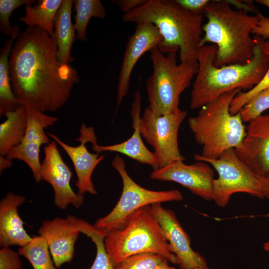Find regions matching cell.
I'll use <instances>...</instances> for the list:
<instances>
[{
	"instance_id": "12",
	"label": "cell",
	"mask_w": 269,
	"mask_h": 269,
	"mask_svg": "<svg viewBox=\"0 0 269 269\" xmlns=\"http://www.w3.org/2000/svg\"><path fill=\"white\" fill-rule=\"evenodd\" d=\"M44 157L41 163V180L49 183L54 191V202L58 208L65 210L69 204L76 208L82 206L84 195L75 193L70 183L72 172L64 161L55 141L43 148Z\"/></svg>"
},
{
	"instance_id": "30",
	"label": "cell",
	"mask_w": 269,
	"mask_h": 269,
	"mask_svg": "<svg viewBox=\"0 0 269 269\" xmlns=\"http://www.w3.org/2000/svg\"><path fill=\"white\" fill-rule=\"evenodd\" d=\"M166 260L163 256L144 253L131 256L114 266L115 269H153Z\"/></svg>"
},
{
	"instance_id": "35",
	"label": "cell",
	"mask_w": 269,
	"mask_h": 269,
	"mask_svg": "<svg viewBox=\"0 0 269 269\" xmlns=\"http://www.w3.org/2000/svg\"><path fill=\"white\" fill-rule=\"evenodd\" d=\"M147 0H116L113 2L117 4L125 13L138 8L144 3Z\"/></svg>"
},
{
	"instance_id": "41",
	"label": "cell",
	"mask_w": 269,
	"mask_h": 269,
	"mask_svg": "<svg viewBox=\"0 0 269 269\" xmlns=\"http://www.w3.org/2000/svg\"><path fill=\"white\" fill-rule=\"evenodd\" d=\"M194 269H213L208 268V267H206L197 268Z\"/></svg>"
},
{
	"instance_id": "2",
	"label": "cell",
	"mask_w": 269,
	"mask_h": 269,
	"mask_svg": "<svg viewBox=\"0 0 269 269\" xmlns=\"http://www.w3.org/2000/svg\"><path fill=\"white\" fill-rule=\"evenodd\" d=\"M254 57L245 64L217 67L214 64L217 46L206 44L199 47L198 69L193 83L190 107L200 108L222 94L237 89L248 91L262 80L269 67V56L262 48V38L256 36Z\"/></svg>"
},
{
	"instance_id": "13",
	"label": "cell",
	"mask_w": 269,
	"mask_h": 269,
	"mask_svg": "<svg viewBox=\"0 0 269 269\" xmlns=\"http://www.w3.org/2000/svg\"><path fill=\"white\" fill-rule=\"evenodd\" d=\"M150 177L177 183L205 200L213 201L214 171L205 162L197 161L186 164L183 161H175L153 170Z\"/></svg>"
},
{
	"instance_id": "11",
	"label": "cell",
	"mask_w": 269,
	"mask_h": 269,
	"mask_svg": "<svg viewBox=\"0 0 269 269\" xmlns=\"http://www.w3.org/2000/svg\"><path fill=\"white\" fill-rule=\"evenodd\" d=\"M25 108L27 125L24 137L17 145L12 148L5 157L24 161L31 169L36 182L41 180L40 150L42 145L49 143L45 130L52 126L58 118L51 116L27 105Z\"/></svg>"
},
{
	"instance_id": "31",
	"label": "cell",
	"mask_w": 269,
	"mask_h": 269,
	"mask_svg": "<svg viewBox=\"0 0 269 269\" xmlns=\"http://www.w3.org/2000/svg\"><path fill=\"white\" fill-rule=\"evenodd\" d=\"M269 109V88L253 97L239 112L243 122H249Z\"/></svg>"
},
{
	"instance_id": "36",
	"label": "cell",
	"mask_w": 269,
	"mask_h": 269,
	"mask_svg": "<svg viewBox=\"0 0 269 269\" xmlns=\"http://www.w3.org/2000/svg\"><path fill=\"white\" fill-rule=\"evenodd\" d=\"M262 192L264 199H269V175L261 177Z\"/></svg>"
},
{
	"instance_id": "32",
	"label": "cell",
	"mask_w": 269,
	"mask_h": 269,
	"mask_svg": "<svg viewBox=\"0 0 269 269\" xmlns=\"http://www.w3.org/2000/svg\"><path fill=\"white\" fill-rule=\"evenodd\" d=\"M19 254L9 247H4L0 250V269H21L22 263Z\"/></svg>"
},
{
	"instance_id": "10",
	"label": "cell",
	"mask_w": 269,
	"mask_h": 269,
	"mask_svg": "<svg viewBox=\"0 0 269 269\" xmlns=\"http://www.w3.org/2000/svg\"><path fill=\"white\" fill-rule=\"evenodd\" d=\"M187 112L179 108L174 113L157 115L148 107L144 109L139 121V128L144 139L154 150L159 168L185 157L181 153L178 142L179 127Z\"/></svg>"
},
{
	"instance_id": "18",
	"label": "cell",
	"mask_w": 269,
	"mask_h": 269,
	"mask_svg": "<svg viewBox=\"0 0 269 269\" xmlns=\"http://www.w3.org/2000/svg\"><path fill=\"white\" fill-rule=\"evenodd\" d=\"M38 233L46 240L56 268L72 261L80 232L68 217L43 222Z\"/></svg>"
},
{
	"instance_id": "34",
	"label": "cell",
	"mask_w": 269,
	"mask_h": 269,
	"mask_svg": "<svg viewBox=\"0 0 269 269\" xmlns=\"http://www.w3.org/2000/svg\"><path fill=\"white\" fill-rule=\"evenodd\" d=\"M257 14L259 19L257 25L252 30V33L266 40L269 37V18L260 12Z\"/></svg>"
},
{
	"instance_id": "29",
	"label": "cell",
	"mask_w": 269,
	"mask_h": 269,
	"mask_svg": "<svg viewBox=\"0 0 269 269\" xmlns=\"http://www.w3.org/2000/svg\"><path fill=\"white\" fill-rule=\"evenodd\" d=\"M262 46L264 53L269 56V37L263 40ZM268 88H269V67L260 83L248 91L241 92L234 97L230 107V113L232 115L238 113L253 97L262 90Z\"/></svg>"
},
{
	"instance_id": "17",
	"label": "cell",
	"mask_w": 269,
	"mask_h": 269,
	"mask_svg": "<svg viewBox=\"0 0 269 269\" xmlns=\"http://www.w3.org/2000/svg\"><path fill=\"white\" fill-rule=\"evenodd\" d=\"M47 134L60 145L71 160L77 175L75 185L78 193L96 194L97 191L92 181V175L105 155L99 156V153H91L87 149L86 143L91 142L96 137L94 128L82 124L80 129V136L76 139L80 143L75 146L65 143L54 134Z\"/></svg>"
},
{
	"instance_id": "3",
	"label": "cell",
	"mask_w": 269,
	"mask_h": 269,
	"mask_svg": "<svg viewBox=\"0 0 269 269\" xmlns=\"http://www.w3.org/2000/svg\"><path fill=\"white\" fill-rule=\"evenodd\" d=\"M125 22L153 24L162 36L157 48L163 53L179 51L181 62H197L203 36V14L194 13L176 0H147L138 8L125 13Z\"/></svg>"
},
{
	"instance_id": "28",
	"label": "cell",
	"mask_w": 269,
	"mask_h": 269,
	"mask_svg": "<svg viewBox=\"0 0 269 269\" xmlns=\"http://www.w3.org/2000/svg\"><path fill=\"white\" fill-rule=\"evenodd\" d=\"M35 0H0V31L10 38H17L20 34V27L12 26L10 17L12 12L21 6L32 5Z\"/></svg>"
},
{
	"instance_id": "39",
	"label": "cell",
	"mask_w": 269,
	"mask_h": 269,
	"mask_svg": "<svg viewBox=\"0 0 269 269\" xmlns=\"http://www.w3.org/2000/svg\"><path fill=\"white\" fill-rule=\"evenodd\" d=\"M256 1L259 3L267 7L269 10V0H257Z\"/></svg>"
},
{
	"instance_id": "38",
	"label": "cell",
	"mask_w": 269,
	"mask_h": 269,
	"mask_svg": "<svg viewBox=\"0 0 269 269\" xmlns=\"http://www.w3.org/2000/svg\"><path fill=\"white\" fill-rule=\"evenodd\" d=\"M153 269H176L175 268L169 265L168 261L165 260L162 263L158 265Z\"/></svg>"
},
{
	"instance_id": "40",
	"label": "cell",
	"mask_w": 269,
	"mask_h": 269,
	"mask_svg": "<svg viewBox=\"0 0 269 269\" xmlns=\"http://www.w3.org/2000/svg\"><path fill=\"white\" fill-rule=\"evenodd\" d=\"M263 249L266 252H269V240L263 244Z\"/></svg>"
},
{
	"instance_id": "5",
	"label": "cell",
	"mask_w": 269,
	"mask_h": 269,
	"mask_svg": "<svg viewBox=\"0 0 269 269\" xmlns=\"http://www.w3.org/2000/svg\"><path fill=\"white\" fill-rule=\"evenodd\" d=\"M240 89L226 92L200 108L188 123L194 138L202 147V158L215 159L226 150L238 148L246 131L240 113L232 115L230 107Z\"/></svg>"
},
{
	"instance_id": "15",
	"label": "cell",
	"mask_w": 269,
	"mask_h": 269,
	"mask_svg": "<svg viewBox=\"0 0 269 269\" xmlns=\"http://www.w3.org/2000/svg\"><path fill=\"white\" fill-rule=\"evenodd\" d=\"M162 37L152 23L136 24L134 32L128 38L118 77L117 90V107L127 95L132 71L141 56L157 47Z\"/></svg>"
},
{
	"instance_id": "7",
	"label": "cell",
	"mask_w": 269,
	"mask_h": 269,
	"mask_svg": "<svg viewBox=\"0 0 269 269\" xmlns=\"http://www.w3.org/2000/svg\"><path fill=\"white\" fill-rule=\"evenodd\" d=\"M150 52L152 72L146 80L148 107L157 115L171 114L179 108L180 95L196 75L198 62L178 64L176 52L165 55L157 47Z\"/></svg>"
},
{
	"instance_id": "19",
	"label": "cell",
	"mask_w": 269,
	"mask_h": 269,
	"mask_svg": "<svg viewBox=\"0 0 269 269\" xmlns=\"http://www.w3.org/2000/svg\"><path fill=\"white\" fill-rule=\"evenodd\" d=\"M134 96L130 115L134 131L131 136L125 141L110 145H99L96 138L91 142L92 148L98 153L109 151L123 154L140 163L150 166L153 170H156L159 169L158 159L154 152L150 151L145 145L139 128L142 98L138 89L134 93Z\"/></svg>"
},
{
	"instance_id": "6",
	"label": "cell",
	"mask_w": 269,
	"mask_h": 269,
	"mask_svg": "<svg viewBox=\"0 0 269 269\" xmlns=\"http://www.w3.org/2000/svg\"><path fill=\"white\" fill-rule=\"evenodd\" d=\"M104 242L114 266L131 256L144 253L162 255L168 262L178 264L150 205L136 211L123 228L107 233Z\"/></svg>"
},
{
	"instance_id": "4",
	"label": "cell",
	"mask_w": 269,
	"mask_h": 269,
	"mask_svg": "<svg viewBox=\"0 0 269 269\" xmlns=\"http://www.w3.org/2000/svg\"><path fill=\"white\" fill-rule=\"evenodd\" d=\"M249 12L233 9L227 0H210L207 4L204 11L207 21L203 25L200 47L208 43L216 45V66L245 64L253 59L256 39L251 34L259 18Z\"/></svg>"
},
{
	"instance_id": "21",
	"label": "cell",
	"mask_w": 269,
	"mask_h": 269,
	"mask_svg": "<svg viewBox=\"0 0 269 269\" xmlns=\"http://www.w3.org/2000/svg\"><path fill=\"white\" fill-rule=\"evenodd\" d=\"M72 0H63L54 21V38L57 46V56L63 63L69 64L75 59L71 54L76 38V30L72 22Z\"/></svg>"
},
{
	"instance_id": "37",
	"label": "cell",
	"mask_w": 269,
	"mask_h": 269,
	"mask_svg": "<svg viewBox=\"0 0 269 269\" xmlns=\"http://www.w3.org/2000/svg\"><path fill=\"white\" fill-rule=\"evenodd\" d=\"M12 165L11 160L7 159L5 156H0V173L6 168H9Z\"/></svg>"
},
{
	"instance_id": "9",
	"label": "cell",
	"mask_w": 269,
	"mask_h": 269,
	"mask_svg": "<svg viewBox=\"0 0 269 269\" xmlns=\"http://www.w3.org/2000/svg\"><path fill=\"white\" fill-rule=\"evenodd\" d=\"M195 160L210 164L218 173L213 186V201L219 207L229 203L232 196L237 193H245L260 199H264L261 176L253 172L237 155L234 149L225 151L215 159L194 156Z\"/></svg>"
},
{
	"instance_id": "23",
	"label": "cell",
	"mask_w": 269,
	"mask_h": 269,
	"mask_svg": "<svg viewBox=\"0 0 269 269\" xmlns=\"http://www.w3.org/2000/svg\"><path fill=\"white\" fill-rule=\"evenodd\" d=\"M63 0H39L36 4L26 5L25 15L19 20L27 26H37L54 38V21Z\"/></svg>"
},
{
	"instance_id": "33",
	"label": "cell",
	"mask_w": 269,
	"mask_h": 269,
	"mask_svg": "<svg viewBox=\"0 0 269 269\" xmlns=\"http://www.w3.org/2000/svg\"><path fill=\"white\" fill-rule=\"evenodd\" d=\"M185 9L196 14L204 15V9L209 0H176Z\"/></svg>"
},
{
	"instance_id": "16",
	"label": "cell",
	"mask_w": 269,
	"mask_h": 269,
	"mask_svg": "<svg viewBox=\"0 0 269 269\" xmlns=\"http://www.w3.org/2000/svg\"><path fill=\"white\" fill-rule=\"evenodd\" d=\"M240 159L261 177L269 175V114L249 122L241 145L234 149Z\"/></svg>"
},
{
	"instance_id": "25",
	"label": "cell",
	"mask_w": 269,
	"mask_h": 269,
	"mask_svg": "<svg viewBox=\"0 0 269 269\" xmlns=\"http://www.w3.org/2000/svg\"><path fill=\"white\" fill-rule=\"evenodd\" d=\"M69 217L78 231L90 238L96 246V257L88 269H115L105 248L104 240L107 234L84 220L73 215H69Z\"/></svg>"
},
{
	"instance_id": "14",
	"label": "cell",
	"mask_w": 269,
	"mask_h": 269,
	"mask_svg": "<svg viewBox=\"0 0 269 269\" xmlns=\"http://www.w3.org/2000/svg\"><path fill=\"white\" fill-rule=\"evenodd\" d=\"M152 213L165 234L171 252L176 256L180 269L206 267L207 263L191 246V240L175 213L163 208L160 203L150 205Z\"/></svg>"
},
{
	"instance_id": "27",
	"label": "cell",
	"mask_w": 269,
	"mask_h": 269,
	"mask_svg": "<svg viewBox=\"0 0 269 269\" xmlns=\"http://www.w3.org/2000/svg\"><path fill=\"white\" fill-rule=\"evenodd\" d=\"M18 253L28 261L33 269H55L47 243L40 235L33 237L30 242L19 248Z\"/></svg>"
},
{
	"instance_id": "8",
	"label": "cell",
	"mask_w": 269,
	"mask_h": 269,
	"mask_svg": "<svg viewBox=\"0 0 269 269\" xmlns=\"http://www.w3.org/2000/svg\"><path fill=\"white\" fill-rule=\"evenodd\" d=\"M112 166L119 173L123 181L121 195L112 211L96 221L94 226L107 234L123 228L133 215L141 208L156 203L180 201L183 199L178 189L155 191L137 184L129 175L124 159L116 154Z\"/></svg>"
},
{
	"instance_id": "26",
	"label": "cell",
	"mask_w": 269,
	"mask_h": 269,
	"mask_svg": "<svg viewBox=\"0 0 269 269\" xmlns=\"http://www.w3.org/2000/svg\"><path fill=\"white\" fill-rule=\"evenodd\" d=\"M75 11L74 26L76 38L82 41L87 40V27L92 17L104 19L107 13L100 0H74Z\"/></svg>"
},
{
	"instance_id": "24",
	"label": "cell",
	"mask_w": 269,
	"mask_h": 269,
	"mask_svg": "<svg viewBox=\"0 0 269 269\" xmlns=\"http://www.w3.org/2000/svg\"><path fill=\"white\" fill-rule=\"evenodd\" d=\"M15 38L5 41L0 50V116L15 111L21 104L12 90L9 75V57Z\"/></svg>"
},
{
	"instance_id": "22",
	"label": "cell",
	"mask_w": 269,
	"mask_h": 269,
	"mask_svg": "<svg viewBox=\"0 0 269 269\" xmlns=\"http://www.w3.org/2000/svg\"><path fill=\"white\" fill-rule=\"evenodd\" d=\"M6 119L0 125V156H5L9 150L18 145L25 135L27 119L24 105L7 113Z\"/></svg>"
},
{
	"instance_id": "20",
	"label": "cell",
	"mask_w": 269,
	"mask_h": 269,
	"mask_svg": "<svg viewBox=\"0 0 269 269\" xmlns=\"http://www.w3.org/2000/svg\"><path fill=\"white\" fill-rule=\"evenodd\" d=\"M26 200L24 196L7 193L0 202V246L17 245L20 247L32 239L24 228L18 207Z\"/></svg>"
},
{
	"instance_id": "1",
	"label": "cell",
	"mask_w": 269,
	"mask_h": 269,
	"mask_svg": "<svg viewBox=\"0 0 269 269\" xmlns=\"http://www.w3.org/2000/svg\"><path fill=\"white\" fill-rule=\"evenodd\" d=\"M9 69L19 103L43 113L61 108L80 80L75 68L59 60L55 38L34 26H27L15 40Z\"/></svg>"
}]
</instances>
